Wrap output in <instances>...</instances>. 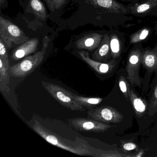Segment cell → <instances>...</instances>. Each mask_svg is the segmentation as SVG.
I'll return each instance as SVG.
<instances>
[{
	"instance_id": "6da1fadb",
	"label": "cell",
	"mask_w": 157,
	"mask_h": 157,
	"mask_svg": "<svg viewBox=\"0 0 157 157\" xmlns=\"http://www.w3.org/2000/svg\"><path fill=\"white\" fill-rule=\"evenodd\" d=\"M50 38L45 36L43 39V47L41 51L32 56H27L17 64L10 67V75L14 78H24L33 73L44 60L48 48Z\"/></svg>"
},
{
	"instance_id": "7a4b0ae2",
	"label": "cell",
	"mask_w": 157,
	"mask_h": 157,
	"mask_svg": "<svg viewBox=\"0 0 157 157\" xmlns=\"http://www.w3.org/2000/svg\"><path fill=\"white\" fill-rule=\"evenodd\" d=\"M143 49L142 43L135 44L128 55L125 69L129 84L132 88H141L144 84V78L140 76Z\"/></svg>"
},
{
	"instance_id": "3957f363",
	"label": "cell",
	"mask_w": 157,
	"mask_h": 157,
	"mask_svg": "<svg viewBox=\"0 0 157 157\" xmlns=\"http://www.w3.org/2000/svg\"><path fill=\"white\" fill-rule=\"evenodd\" d=\"M33 128L48 142L56 147L78 155H90L91 153L85 144L81 143L78 146L67 144L60 137L56 135L43 127L38 121H34L33 124Z\"/></svg>"
},
{
	"instance_id": "277c9868",
	"label": "cell",
	"mask_w": 157,
	"mask_h": 157,
	"mask_svg": "<svg viewBox=\"0 0 157 157\" xmlns=\"http://www.w3.org/2000/svg\"><path fill=\"white\" fill-rule=\"evenodd\" d=\"M45 90L62 106L72 111L83 112L86 108L77 102L71 96V92L61 86L53 83L42 81Z\"/></svg>"
},
{
	"instance_id": "5b68a950",
	"label": "cell",
	"mask_w": 157,
	"mask_h": 157,
	"mask_svg": "<svg viewBox=\"0 0 157 157\" xmlns=\"http://www.w3.org/2000/svg\"><path fill=\"white\" fill-rule=\"evenodd\" d=\"M0 38L9 48H11L12 43L21 45L30 40L21 29L2 16L0 17Z\"/></svg>"
},
{
	"instance_id": "8992f818",
	"label": "cell",
	"mask_w": 157,
	"mask_h": 157,
	"mask_svg": "<svg viewBox=\"0 0 157 157\" xmlns=\"http://www.w3.org/2000/svg\"><path fill=\"white\" fill-rule=\"evenodd\" d=\"M78 54L84 62L101 77L105 78L112 77L118 71L121 61L120 59H112L107 62H99L91 58L86 51H79Z\"/></svg>"
},
{
	"instance_id": "52a82bcc",
	"label": "cell",
	"mask_w": 157,
	"mask_h": 157,
	"mask_svg": "<svg viewBox=\"0 0 157 157\" xmlns=\"http://www.w3.org/2000/svg\"><path fill=\"white\" fill-rule=\"evenodd\" d=\"M141 65L146 70L142 89L145 93H147L149 88L151 75L153 73L157 72V44L152 48H144Z\"/></svg>"
},
{
	"instance_id": "ba28073f",
	"label": "cell",
	"mask_w": 157,
	"mask_h": 157,
	"mask_svg": "<svg viewBox=\"0 0 157 157\" xmlns=\"http://www.w3.org/2000/svg\"><path fill=\"white\" fill-rule=\"evenodd\" d=\"M88 118L107 124H117L123 120L124 116L113 107L105 105L90 109Z\"/></svg>"
},
{
	"instance_id": "9c48e42d",
	"label": "cell",
	"mask_w": 157,
	"mask_h": 157,
	"mask_svg": "<svg viewBox=\"0 0 157 157\" xmlns=\"http://www.w3.org/2000/svg\"><path fill=\"white\" fill-rule=\"evenodd\" d=\"M69 124L76 130L83 132H104L113 126L90 118L76 117L68 119Z\"/></svg>"
},
{
	"instance_id": "30bf717a",
	"label": "cell",
	"mask_w": 157,
	"mask_h": 157,
	"mask_svg": "<svg viewBox=\"0 0 157 157\" xmlns=\"http://www.w3.org/2000/svg\"><path fill=\"white\" fill-rule=\"evenodd\" d=\"M108 33L112 59L121 60L125 49V34L117 28H111Z\"/></svg>"
},
{
	"instance_id": "8fae6325",
	"label": "cell",
	"mask_w": 157,
	"mask_h": 157,
	"mask_svg": "<svg viewBox=\"0 0 157 157\" xmlns=\"http://www.w3.org/2000/svg\"><path fill=\"white\" fill-rule=\"evenodd\" d=\"M129 14L137 17L157 16V0H147L143 2L127 5Z\"/></svg>"
},
{
	"instance_id": "7c38bea8",
	"label": "cell",
	"mask_w": 157,
	"mask_h": 157,
	"mask_svg": "<svg viewBox=\"0 0 157 157\" xmlns=\"http://www.w3.org/2000/svg\"><path fill=\"white\" fill-rule=\"evenodd\" d=\"M135 111L136 116L142 118L148 115V105L147 101L142 98L134 89L131 87L129 91V101Z\"/></svg>"
},
{
	"instance_id": "4fadbf2b",
	"label": "cell",
	"mask_w": 157,
	"mask_h": 157,
	"mask_svg": "<svg viewBox=\"0 0 157 157\" xmlns=\"http://www.w3.org/2000/svg\"><path fill=\"white\" fill-rule=\"evenodd\" d=\"M104 33H92L84 36L77 41L76 47L79 49L89 51L96 50L101 44Z\"/></svg>"
},
{
	"instance_id": "5bb4252c",
	"label": "cell",
	"mask_w": 157,
	"mask_h": 157,
	"mask_svg": "<svg viewBox=\"0 0 157 157\" xmlns=\"http://www.w3.org/2000/svg\"><path fill=\"white\" fill-rule=\"evenodd\" d=\"M38 44L39 40L38 38L35 37L30 39L13 50L12 58L14 60H18L24 58L37 51Z\"/></svg>"
},
{
	"instance_id": "9a60e30c",
	"label": "cell",
	"mask_w": 157,
	"mask_h": 157,
	"mask_svg": "<svg viewBox=\"0 0 157 157\" xmlns=\"http://www.w3.org/2000/svg\"><path fill=\"white\" fill-rule=\"evenodd\" d=\"M92 59L101 62H107L112 59L108 32H105L101 44L93 54Z\"/></svg>"
},
{
	"instance_id": "2e32d148",
	"label": "cell",
	"mask_w": 157,
	"mask_h": 157,
	"mask_svg": "<svg viewBox=\"0 0 157 157\" xmlns=\"http://www.w3.org/2000/svg\"><path fill=\"white\" fill-rule=\"evenodd\" d=\"M150 85V91L148 95V115L153 117L157 113V72Z\"/></svg>"
},
{
	"instance_id": "e0dca14e",
	"label": "cell",
	"mask_w": 157,
	"mask_h": 157,
	"mask_svg": "<svg viewBox=\"0 0 157 157\" xmlns=\"http://www.w3.org/2000/svg\"><path fill=\"white\" fill-rule=\"evenodd\" d=\"M151 27L145 26L131 34L128 37L129 45L142 43L146 41L151 35Z\"/></svg>"
},
{
	"instance_id": "ac0fdd59",
	"label": "cell",
	"mask_w": 157,
	"mask_h": 157,
	"mask_svg": "<svg viewBox=\"0 0 157 157\" xmlns=\"http://www.w3.org/2000/svg\"><path fill=\"white\" fill-rule=\"evenodd\" d=\"M117 81L120 90L127 101H129V91L131 86L127 76L125 69L121 67L117 71Z\"/></svg>"
},
{
	"instance_id": "d6986e66",
	"label": "cell",
	"mask_w": 157,
	"mask_h": 157,
	"mask_svg": "<svg viewBox=\"0 0 157 157\" xmlns=\"http://www.w3.org/2000/svg\"><path fill=\"white\" fill-rule=\"evenodd\" d=\"M29 6L37 19L44 21L48 17L46 9L41 0H29Z\"/></svg>"
},
{
	"instance_id": "ffe728a7",
	"label": "cell",
	"mask_w": 157,
	"mask_h": 157,
	"mask_svg": "<svg viewBox=\"0 0 157 157\" xmlns=\"http://www.w3.org/2000/svg\"><path fill=\"white\" fill-rule=\"evenodd\" d=\"M9 68L7 67L2 60L0 59V90L4 94L10 91L9 84L10 75Z\"/></svg>"
},
{
	"instance_id": "44dd1931",
	"label": "cell",
	"mask_w": 157,
	"mask_h": 157,
	"mask_svg": "<svg viewBox=\"0 0 157 157\" xmlns=\"http://www.w3.org/2000/svg\"><path fill=\"white\" fill-rule=\"evenodd\" d=\"M71 96L77 102L87 109L94 108L102 101L103 99L100 97H86L74 94L71 92Z\"/></svg>"
},
{
	"instance_id": "7402d4cb",
	"label": "cell",
	"mask_w": 157,
	"mask_h": 157,
	"mask_svg": "<svg viewBox=\"0 0 157 157\" xmlns=\"http://www.w3.org/2000/svg\"><path fill=\"white\" fill-rule=\"evenodd\" d=\"M6 45L1 38H0V59L2 60L7 67L10 68V61Z\"/></svg>"
},
{
	"instance_id": "603a6c76",
	"label": "cell",
	"mask_w": 157,
	"mask_h": 157,
	"mask_svg": "<svg viewBox=\"0 0 157 157\" xmlns=\"http://www.w3.org/2000/svg\"><path fill=\"white\" fill-rule=\"evenodd\" d=\"M44 1L49 10L54 12L62 7L67 2V0H44Z\"/></svg>"
},
{
	"instance_id": "cb8c5ba5",
	"label": "cell",
	"mask_w": 157,
	"mask_h": 157,
	"mask_svg": "<svg viewBox=\"0 0 157 157\" xmlns=\"http://www.w3.org/2000/svg\"><path fill=\"white\" fill-rule=\"evenodd\" d=\"M122 148L126 151L135 150L138 148V146L136 143L132 141H126L122 143Z\"/></svg>"
},
{
	"instance_id": "d4e9b609",
	"label": "cell",
	"mask_w": 157,
	"mask_h": 157,
	"mask_svg": "<svg viewBox=\"0 0 157 157\" xmlns=\"http://www.w3.org/2000/svg\"><path fill=\"white\" fill-rule=\"evenodd\" d=\"M147 0H122V1L127 2L131 3H139V2H143Z\"/></svg>"
},
{
	"instance_id": "484cf974",
	"label": "cell",
	"mask_w": 157,
	"mask_h": 157,
	"mask_svg": "<svg viewBox=\"0 0 157 157\" xmlns=\"http://www.w3.org/2000/svg\"><path fill=\"white\" fill-rule=\"evenodd\" d=\"M155 34H156V36H157V21L156 23V25L155 26Z\"/></svg>"
},
{
	"instance_id": "4316f807",
	"label": "cell",
	"mask_w": 157,
	"mask_h": 157,
	"mask_svg": "<svg viewBox=\"0 0 157 157\" xmlns=\"http://www.w3.org/2000/svg\"><path fill=\"white\" fill-rule=\"evenodd\" d=\"M5 1V0H0V4H1V6H2V5L4 3Z\"/></svg>"
}]
</instances>
